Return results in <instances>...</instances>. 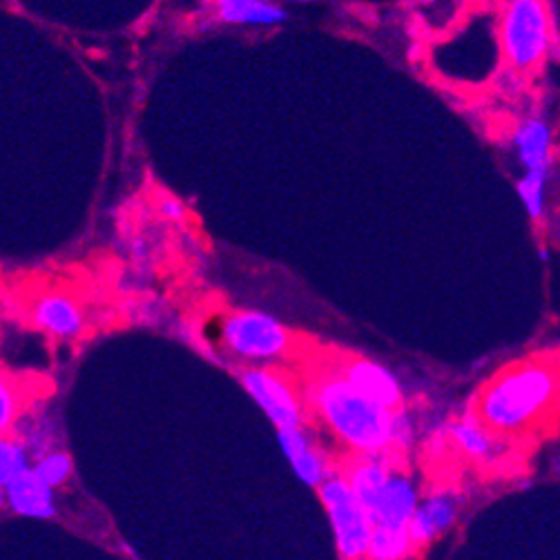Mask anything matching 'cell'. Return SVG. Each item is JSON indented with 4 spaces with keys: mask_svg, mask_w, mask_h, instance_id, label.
<instances>
[{
    "mask_svg": "<svg viewBox=\"0 0 560 560\" xmlns=\"http://www.w3.org/2000/svg\"><path fill=\"white\" fill-rule=\"evenodd\" d=\"M474 416L502 440L549 429L560 420V358L529 355L498 371L480 388Z\"/></svg>",
    "mask_w": 560,
    "mask_h": 560,
    "instance_id": "obj_1",
    "label": "cell"
},
{
    "mask_svg": "<svg viewBox=\"0 0 560 560\" xmlns=\"http://www.w3.org/2000/svg\"><path fill=\"white\" fill-rule=\"evenodd\" d=\"M306 402L322 424L358 456L394 450V413L362 396L338 371H322L306 386Z\"/></svg>",
    "mask_w": 560,
    "mask_h": 560,
    "instance_id": "obj_2",
    "label": "cell"
},
{
    "mask_svg": "<svg viewBox=\"0 0 560 560\" xmlns=\"http://www.w3.org/2000/svg\"><path fill=\"white\" fill-rule=\"evenodd\" d=\"M551 16L545 0H508L498 23L500 54L516 72L536 70L551 49Z\"/></svg>",
    "mask_w": 560,
    "mask_h": 560,
    "instance_id": "obj_3",
    "label": "cell"
},
{
    "mask_svg": "<svg viewBox=\"0 0 560 560\" xmlns=\"http://www.w3.org/2000/svg\"><path fill=\"white\" fill-rule=\"evenodd\" d=\"M221 345L244 362H275L293 349L289 328L261 311H233L221 319Z\"/></svg>",
    "mask_w": 560,
    "mask_h": 560,
    "instance_id": "obj_4",
    "label": "cell"
},
{
    "mask_svg": "<svg viewBox=\"0 0 560 560\" xmlns=\"http://www.w3.org/2000/svg\"><path fill=\"white\" fill-rule=\"evenodd\" d=\"M319 500L326 510L340 556L345 560L366 558L375 521L369 508L353 491L347 476H328V480L319 487Z\"/></svg>",
    "mask_w": 560,
    "mask_h": 560,
    "instance_id": "obj_5",
    "label": "cell"
},
{
    "mask_svg": "<svg viewBox=\"0 0 560 560\" xmlns=\"http://www.w3.org/2000/svg\"><path fill=\"white\" fill-rule=\"evenodd\" d=\"M237 377L246 394L255 400V405L264 411L277 431L304 427V400L298 386L284 373L268 366H246L237 373Z\"/></svg>",
    "mask_w": 560,
    "mask_h": 560,
    "instance_id": "obj_6",
    "label": "cell"
},
{
    "mask_svg": "<svg viewBox=\"0 0 560 560\" xmlns=\"http://www.w3.org/2000/svg\"><path fill=\"white\" fill-rule=\"evenodd\" d=\"M338 371L360 390L362 396L388 411H400L405 405L402 384L396 373L366 358H349L340 362Z\"/></svg>",
    "mask_w": 560,
    "mask_h": 560,
    "instance_id": "obj_7",
    "label": "cell"
},
{
    "mask_svg": "<svg viewBox=\"0 0 560 560\" xmlns=\"http://www.w3.org/2000/svg\"><path fill=\"white\" fill-rule=\"evenodd\" d=\"M460 514L458 498L452 491H433L424 500L411 523L407 525L409 536L416 547H427L442 534L450 532Z\"/></svg>",
    "mask_w": 560,
    "mask_h": 560,
    "instance_id": "obj_8",
    "label": "cell"
},
{
    "mask_svg": "<svg viewBox=\"0 0 560 560\" xmlns=\"http://www.w3.org/2000/svg\"><path fill=\"white\" fill-rule=\"evenodd\" d=\"M512 150L525 171H551L556 156V132L542 117L521 121L512 135Z\"/></svg>",
    "mask_w": 560,
    "mask_h": 560,
    "instance_id": "obj_9",
    "label": "cell"
},
{
    "mask_svg": "<svg viewBox=\"0 0 560 560\" xmlns=\"http://www.w3.org/2000/svg\"><path fill=\"white\" fill-rule=\"evenodd\" d=\"M32 322L51 338L72 340L83 332L85 319L81 306L66 293H45L30 308Z\"/></svg>",
    "mask_w": 560,
    "mask_h": 560,
    "instance_id": "obj_10",
    "label": "cell"
},
{
    "mask_svg": "<svg viewBox=\"0 0 560 560\" xmlns=\"http://www.w3.org/2000/svg\"><path fill=\"white\" fill-rule=\"evenodd\" d=\"M277 442H279V450H282V454L287 456L293 474L306 487L319 489L328 480L330 471H328L326 458L313 444V440L308 438L304 427L277 431Z\"/></svg>",
    "mask_w": 560,
    "mask_h": 560,
    "instance_id": "obj_11",
    "label": "cell"
},
{
    "mask_svg": "<svg viewBox=\"0 0 560 560\" xmlns=\"http://www.w3.org/2000/svg\"><path fill=\"white\" fill-rule=\"evenodd\" d=\"M420 508V495L413 480L405 474L390 476L384 491L375 500L371 510L375 525L388 527H407Z\"/></svg>",
    "mask_w": 560,
    "mask_h": 560,
    "instance_id": "obj_12",
    "label": "cell"
},
{
    "mask_svg": "<svg viewBox=\"0 0 560 560\" xmlns=\"http://www.w3.org/2000/svg\"><path fill=\"white\" fill-rule=\"evenodd\" d=\"M3 498L16 516L36 521H47L56 516L54 489L47 482H43L34 474V469L3 487Z\"/></svg>",
    "mask_w": 560,
    "mask_h": 560,
    "instance_id": "obj_13",
    "label": "cell"
},
{
    "mask_svg": "<svg viewBox=\"0 0 560 560\" xmlns=\"http://www.w3.org/2000/svg\"><path fill=\"white\" fill-rule=\"evenodd\" d=\"M446 438L452 440L454 450L471 463L495 460L500 452V442H502V438H498L476 416H465L452 422L450 429H446Z\"/></svg>",
    "mask_w": 560,
    "mask_h": 560,
    "instance_id": "obj_14",
    "label": "cell"
},
{
    "mask_svg": "<svg viewBox=\"0 0 560 560\" xmlns=\"http://www.w3.org/2000/svg\"><path fill=\"white\" fill-rule=\"evenodd\" d=\"M390 476H394V469L388 467L384 456H358V460L349 467L347 480L371 512Z\"/></svg>",
    "mask_w": 560,
    "mask_h": 560,
    "instance_id": "obj_15",
    "label": "cell"
},
{
    "mask_svg": "<svg viewBox=\"0 0 560 560\" xmlns=\"http://www.w3.org/2000/svg\"><path fill=\"white\" fill-rule=\"evenodd\" d=\"M418 547L413 545L407 527L375 525L366 560H407Z\"/></svg>",
    "mask_w": 560,
    "mask_h": 560,
    "instance_id": "obj_16",
    "label": "cell"
},
{
    "mask_svg": "<svg viewBox=\"0 0 560 560\" xmlns=\"http://www.w3.org/2000/svg\"><path fill=\"white\" fill-rule=\"evenodd\" d=\"M551 171H525L516 182L518 199L534 223H540L547 214V186Z\"/></svg>",
    "mask_w": 560,
    "mask_h": 560,
    "instance_id": "obj_17",
    "label": "cell"
},
{
    "mask_svg": "<svg viewBox=\"0 0 560 560\" xmlns=\"http://www.w3.org/2000/svg\"><path fill=\"white\" fill-rule=\"evenodd\" d=\"M27 471H32L30 450L19 438L3 435V442H0V487H8Z\"/></svg>",
    "mask_w": 560,
    "mask_h": 560,
    "instance_id": "obj_18",
    "label": "cell"
},
{
    "mask_svg": "<svg viewBox=\"0 0 560 560\" xmlns=\"http://www.w3.org/2000/svg\"><path fill=\"white\" fill-rule=\"evenodd\" d=\"M32 469L51 489H59V487H63L72 478L74 463H72L70 454L56 450V452H49V454L36 458V465Z\"/></svg>",
    "mask_w": 560,
    "mask_h": 560,
    "instance_id": "obj_19",
    "label": "cell"
},
{
    "mask_svg": "<svg viewBox=\"0 0 560 560\" xmlns=\"http://www.w3.org/2000/svg\"><path fill=\"white\" fill-rule=\"evenodd\" d=\"M287 19V12L282 8H277L268 0H255V3L229 14L226 19H221V23L226 25H277Z\"/></svg>",
    "mask_w": 560,
    "mask_h": 560,
    "instance_id": "obj_20",
    "label": "cell"
},
{
    "mask_svg": "<svg viewBox=\"0 0 560 560\" xmlns=\"http://www.w3.org/2000/svg\"><path fill=\"white\" fill-rule=\"evenodd\" d=\"M19 405L21 398L12 388V382L3 380L0 384V429H3V435H10V427L19 422Z\"/></svg>",
    "mask_w": 560,
    "mask_h": 560,
    "instance_id": "obj_21",
    "label": "cell"
},
{
    "mask_svg": "<svg viewBox=\"0 0 560 560\" xmlns=\"http://www.w3.org/2000/svg\"><path fill=\"white\" fill-rule=\"evenodd\" d=\"M416 438L413 420L407 416L405 409L394 413V450H409L411 442Z\"/></svg>",
    "mask_w": 560,
    "mask_h": 560,
    "instance_id": "obj_22",
    "label": "cell"
},
{
    "mask_svg": "<svg viewBox=\"0 0 560 560\" xmlns=\"http://www.w3.org/2000/svg\"><path fill=\"white\" fill-rule=\"evenodd\" d=\"M159 210H161V214L165 219H171V221H182L186 217L184 203L179 199H175V197H163L159 201Z\"/></svg>",
    "mask_w": 560,
    "mask_h": 560,
    "instance_id": "obj_23",
    "label": "cell"
},
{
    "mask_svg": "<svg viewBox=\"0 0 560 560\" xmlns=\"http://www.w3.org/2000/svg\"><path fill=\"white\" fill-rule=\"evenodd\" d=\"M250 3H255V0H212V5L217 8V14H219V21L226 19L229 14H233L242 8H246V5H250Z\"/></svg>",
    "mask_w": 560,
    "mask_h": 560,
    "instance_id": "obj_24",
    "label": "cell"
},
{
    "mask_svg": "<svg viewBox=\"0 0 560 560\" xmlns=\"http://www.w3.org/2000/svg\"><path fill=\"white\" fill-rule=\"evenodd\" d=\"M287 3H308V0H287Z\"/></svg>",
    "mask_w": 560,
    "mask_h": 560,
    "instance_id": "obj_25",
    "label": "cell"
}]
</instances>
